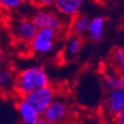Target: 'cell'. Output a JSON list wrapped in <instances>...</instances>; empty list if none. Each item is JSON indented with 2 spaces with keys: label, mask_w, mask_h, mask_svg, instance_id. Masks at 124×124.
<instances>
[{
  "label": "cell",
  "mask_w": 124,
  "mask_h": 124,
  "mask_svg": "<svg viewBox=\"0 0 124 124\" xmlns=\"http://www.w3.org/2000/svg\"><path fill=\"white\" fill-rule=\"evenodd\" d=\"M50 85V77L44 67L40 65H30L18 73L15 78V89L21 96L29 92Z\"/></svg>",
  "instance_id": "6da1fadb"
},
{
  "label": "cell",
  "mask_w": 124,
  "mask_h": 124,
  "mask_svg": "<svg viewBox=\"0 0 124 124\" xmlns=\"http://www.w3.org/2000/svg\"><path fill=\"white\" fill-rule=\"evenodd\" d=\"M31 19L33 20L38 29L49 28L60 32L66 26V19L52 7L37 8Z\"/></svg>",
  "instance_id": "7a4b0ae2"
},
{
  "label": "cell",
  "mask_w": 124,
  "mask_h": 124,
  "mask_svg": "<svg viewBox=\"0 0 124 124\" xmlns=\"http://www.w3.org/2000/svg\"><path fill=\"white\" fill-rule=\"evenodd\" d=\"M58 32L49 28H41L37 30V33L31 41L30 47L33 53L46 56L51 54L56 47Z\"/></svg>",
  "instance_id": "3957f363"
},
{
  "label": "cell",
  "mask_w": 124,
  "mask_h": 124,
  "mask_svg": "<svg viewBox=\"0 0 124 124\" xmlns=\"http://www.w3.org/2000/svg\"><path fill=\"white\" fill-rule=\"evenodd\" d=\"M22 97H24L31 105L42 114L45 109L51 104V102L57 97V91L53 85H48L31 91Z\"/></svg>",
  "instance_id": "277c9868"
},
{
  "label": "cell",
  "mask_w": 124,
  "mask_h": 124,
  "mask_svg": "<svg viewBox=\"0 0 124 124\" xmlns=\"http://www.w3.org/2000/svg\"><path fill=\"white\" fill-rule=\"evenodd\" d=\"M70 116V107L64 98L56 97L42 113V117L57 123H64Z\"/></svg>",
  "instance_id": "5b68a950"
},
{
  "label": "cell",
  "mask_w": 124,
  "mask_h": 124,
  "mask_svg": "<svg viewBox=\"0 0 124 124\" xmlns=\"http://www.w3.org/2000/svg\"><path fill=\"white\" fill-rule=\"evenodd\" d=\"M124 109V89L107 90L103 100V112L108 117H114Z\"/></svg>",
  "instance_id": "8992f818"
},
{
  "label": "cell",
  "mask_w": 124,
  "mask_h": 124,
  "mask_svg": "<svg viewBox=\"0 0 124 124\" xmlns=\"http://www.w3.org/2000/svg\"><path fill=\"white\" fill-rule=\"evenodd\" d=\"M37 26L31 18H21L13 26V34L16 40L21 43L30 44L37 33Z\"/></svg>",
  "instance_id": "52a82bcc"
},
{
  "label": "cell",
  "mask_w": 124,
  "mask_h": 124,
  "mask_svg": "<svg viewBox=\"0 0 124 124\" xmlns=\"http://www.w3.org/2000/svg\"><path fill=\"white\" fill-rule=\"evenodd\" d=\"M86 1L87 0H54L52 7L63 18L70 20L80 13Z\"/></svg>",
  "instance_id": "ba28073f"
},
{
  "label": "cell",
  "mask_w": 124,
  "mask_h": 124,
  "mask_svg": "<svg viewBox=\"0 0 124 124\" xmlns=\"http://www.w3.org/2000/svg\"><path fill=\"white\" fill-rule=\"evenodd\" d=\"M16 110L22 124H36L37 121L42 117V114L31 105L24 97L17 101Z\"/></svg>",
  "instance_id": "9c48e42d"
},
{
  "label": "cell",
  "mask_w": 124,
  "mask_h": 124,
  "mask_svg": "<svg viewBox=\"0 0 124 124\" xmlns=\"http://www.w3.org/2000/svg\"><path fill=\"white\" fill-rule=\"evenodd\" d=\"M84 46V42L80 36L78 35H71L70 36L66 43L64 45L63 51H62V58L66 62L74 61L80 53V51Z\"/></svg>",
  "instance_id": "30bf717a"
},
{
  "label": "cell",
  "mask_w": 124,
  "mask_h": 124,
  "mask_svg": "<svg viewBox=\"0 0 124 124\" xmlns=\"http://www.w3.org/2000/svg\"><path fill=\"white\" fill-rule=\"evenodd\" d=\"M105 27H106V20L103 16L96 15L90 18L86 32L88 39L92 41V42H99L100 40L103 39V36H104Z\"/></svg>",
  "instance_id": "8fae6325"
},
{
  "label": "cell",
  "mask_w": 124,
  "mask_h": 124,
  "mask_svg": "<svg viewBox=\"0 0 124 124\" xmlns=\"http://www.w3.org/2000/svg\"><path fill=\"white\" fill-rule=\"evenodd\" d=\"M89 20L90 18L87 15L81 14V13H78V15L73 17L70 19V29L71 31V33L74 35H78L80 37L86 35Z\"/></svg>",
  "instance_id": "7c38bea8"
},
{
  "label": "cell",
  "mask_w": 124,
  "mask_h": 124,
  "mask_svg": "<svg viewBox=\"0 0 124 124\" xmlns=\"http://www.w3.org/2000/svg\"><path fill=\"white\" fill-rule=\"evenodd\" d=\"M103 86L106 90L111 89H124V74H119L116 71L107 73L103 77Z\"/></svg>",
  "instance_id": "4fadbf2b"
},
{
  "label": "cell",
  "mask_w": 124,
  "mask_h": 124,
  "mask_svg": "<svg viewBox=\"0 0 124 124\" xmlns=\"http://www.w3.org/2000/svg\"><path fill=\"white\" fill-rule=\"evenodd\" d=\"M110 64L114 71L124 74V47H118L111 52Z\"/></svg>",
  "instance_id": "5bb4252c"
},
{
  "label": "cell",
  "mask_w": 124,
  "mask_h": 124,
  "mask_svg": "<svg viewBox=\"0 0 124 124\" xmlns=\"http://www.w3.org/2000/svg\"><path fill=\"white\" fill-rule=\"evenodd\" d=\"M15 81V77L11 69L4 68L0 70V88L8 89Z\"/></svg>",
  "instance_id": "9a60e30c"
},
{
  "label": "cell",
  "mask_w": 124,
  "mask_h": 124,
  "mask_svg": "<svg viewBox=\"0 0 124 124\" xmlns=\"http://www.w3.org/2000/svg\"><path fill=\"white\" fill-rule=\"evenodd\" d=\"M27 2V0H0V9L5 12L16 11Z\"/></svg>",
  "instance_id": "2e32d148"
},
{
  "label": "cell",
  "mask_w": 124,
  "mask_h": 124,
  "mask_svg": "<svg viewBox=\"0 0 124 124\" xmlns=\"http://www.w3.org/2000/svg\"><path fill=\"white\" fill-rule=\"evenodd\" d=\"M27 1L36 8L52 7L54 3V0H27Z\"/></svg>",
  "instance_id": "e0dca14e"
},
{
  "label": "cell",
  "mask_w": 124,
  "mask_h": 124,
  "mask_svg": "<svg viewBox=\"0 0 124 124\" xmlns=\"http://www.w3.org/2000/svg\"><path fill=\"white\" fill-rule=\"evenodd\" d=\"M113 121L114 124H124V109L113 117Z\"/></svg>",
  "instance_id": "ac0fdd59"
},
{
  "label": "cell",
  "mask_w": 124,
  "mask_h": 124,
  "mask_svg": "<svg viewBox=\"0 0 124 124\" xmlns=\"http://www.w3.org/2000/svg\"><path fill=\"white\" fill-rule=\"evenodd\" d=\"M36 124H57V123L52 122V121H50V120H48V119H46V118H44V117H41V118L37 121Z\"/></svg>",
  "instance_id": "d6986e66"
},
{
  "label": "cell",
  "mask_w": 124,
  "mask_h": 124,
  "mask_svg": "<svg viewBox=\"0 0 124 124\" xmlns=\"http://www.w3.org/2000/svg\"><path fill=\"white\" fill-rule=\"evenodd\" d=\"M4 67V56H3V53L0 51V70H1Z\"/></svg>",
  "instance_id": "ffe728a7"
},
{
  "label": "cell",
  "mask_w": 124,
  "mask_h": 124,
  "mask_svg": "<svg viewBox=\"0 0 124 124\" xmlns=\"http://www.w3.org/2000/svg\"><path fill=\"white\" fill-rule=\"evenodd\" d=\"M112 1V0H94V2H96L97 4H100V5H105V4H108Z\"/></svg>",
  "instance_id": "44dd1931"
}]
</instances>
